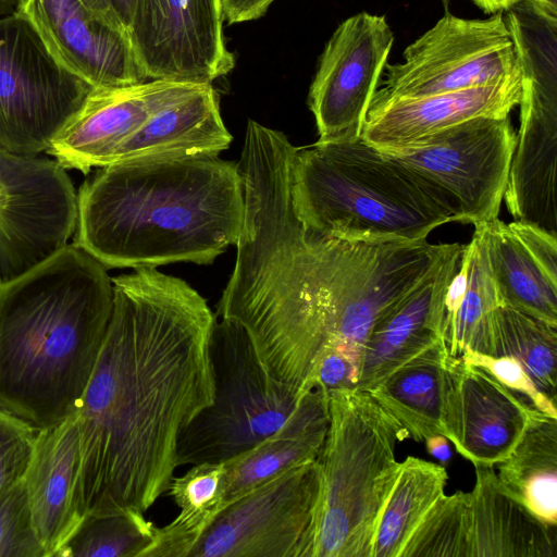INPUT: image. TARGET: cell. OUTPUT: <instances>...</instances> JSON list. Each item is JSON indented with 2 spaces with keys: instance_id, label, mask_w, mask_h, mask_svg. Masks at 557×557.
I'll use <instances>...</instances> for the list:
<instances>
[{
  "instance_id": "1",
  "label": "cell",
  "mask_w": 557,
  "mask_h": 557,
  "mask_svg": "<svg viewBox=\"0 0 557 557\" xmlns=\"http://www.w3.org/2000/svg\"><path fill=\"white\" fill-rule=\"evenodd\" d=\"M294 152L281 136L243 148L244 222L216 315L247 331L273 379L302 392L325 348L346 354L360 373L375 323L457 243L350 242L306 227L292 198Z\"/></svg>"
},
{
  "instance_id": "2",
  "label": "cell",
  "mask_w": 557,
  "mask_h": 557,
  "mask_svg": "<svg viewBox=\"0 0 557 557\" xmlns=\"http://www.w3.org/2000/svg\"><path fill=\"white\" fill-rule=\"evenodd\" d=\"M112 284L110 323L76 410L84 517L145 513L174 478L180 435L214 395L216 315L206 299L156 268Z\"/></svg>"
},
{
  "instance_id": "3",
  "label": "cell",
  "mask_w": 557,
  "mask_h": 557,
  "mask_svg": "<svg viewBox=\"0 0 557 557\" xmlns=\"http://www.w3.org/2000/svg\"><path fill=\"white\" fill-rule=\"evenodd\" d=\"M244 222L237 166L219 156L98 168L77 190L73 242L107 269L211 264Z\"/></svg>"
},
{
  "instance_id": "4",
  "label": "cell",
  "mask_w": 557,
  "mask_h": 557,
  "mask_svg": "<svg viewBox=\"0 0 557 557\" xmlns=\"http://www.w3.org/2000/svg\"><path fill=\"white\" fill-rule=\"evenodd\" d=\"M112 310L107 268L74 243L0 282V410L38 431L76 412Z\"/></svg>"
},
{
  "instance_id": "5",
  "label": "cell",
  "mask_w": 557,
  "mask_h": 557,
  "mask_svg": "<svg viewBox=\"0 0 557 557\" xmlns=\"http://www.w3.org/2000/svg\"><path fill=\"white\" fill-rule=\"evenodd\" d=\"M290 188L301 223L343 240L417 243L458 222L444 191L361 136L296 148Z\"/></svg>"
},
{
  "instance_id": "6",
  "label": "cell",
  "mask_w": 557,
  "mask_h": 557,
  "mask_svg": "<svg viewBox=\"0 0 557 557\" xmlns=\"http://www.w3.org/2000/svg\"><path fill=\"white\" fill-rule=\"evenodd\" d=\"M329 412L312 557H370L405 435L368 391H330Z\"/></svg>"
},
{
  "instance_id": "7",
  "label": "cell",
  "mask_w": 557,
  "mask_h": 557,
  "mask_svg": "<svg viewBox=\"0 0 557 557\" xmlns=\"http://www.w3.org/2000/svg\"><path fill=\"white\" fill-rule=\"evenodd\" d=\"M213 400L182 432L177 465L226 462L276 432L302 396L273 379L261 364L247 331L215 319L209 339Z\"/></svg>"
},
{
  "instance_id": "8",
  "label": "cell",
  "mask_w": 557,
  "mask_h": 557,
  "mask_svg": "<svg viewBox=\"0 0 557 557\" xmlns=\"http://www.w3.org/2000/svg\"><path fill=\"white\" fill-rule=\"evenodd\" d=\"M91 90L53 59L25 16L0 15V149L46 153Z\"/></svg>"
},
{
  "instance_id": "9",
  "label": "cell",
  "mask_w": 557,
  "mask_h": 557,
  "mask_svg": "<svg viewBox=\"0 0 557 557\" xmlns=\"http://www.w3.org/2000/svg\"><path fill=\"white\" fill-rule=\"evenodd\" d=\"M385 70L372 101L456 91L521 74L503 12L482 20L446 12L405 49L403 62Z\"/></svg>"
},
{
  "instance_id": "10",
  "label": "cell",
  "mask_w": 557,
  "mask_h": 557,
  "mask_svg": "<svg viewBox=\"0 0 557 557\" xmlns=\"http://www.w3.org/2000/svg\"><path fill=\"white\" fill-rule=\"evenodd\" d=\"M318 460L294 466L227 504L189 557H312Z\"/></svg>"
},
{
  "instance_id": "11",
  "label": "cell",
  "mask_w": 557,
  "mask_h": 557,
  "mask_svg": "<svg viewBox=\"0 0 557 557\" xmlns=\"http://www.w3.org/2000/svg\"><path fill=\"white\" fill-rule=\"evenodd\" d=\"M516 138L509 116L478 117L387 153L444 191L458 222L478 226L498 219Z\"/></svg>"
},
{
  "instance_id": "12",
  "label": "cell",
  "mask_w": 557,
  "mask_h": 557,
  "mask_svg": "<svg viewBox=\"0 0 557 557\" xmlns=\"http://www.w3.org/2000/svg\"><path fill=\"white\" fill-rule=\"evenodd\" d=\"M77 190L50 156L0 149V282L13 278L70 243Z\"/></svg>"
},
{
  "instance_id": "13",
  "label": "cell",
  "mask_w": 557,
  "mask_h": 557,
  "mask_svg": "<svg viewBox=\"0 0 557 557\" xmlns=\"http://www.w3.org/2000/svg\"><path fill=\"white\" fill-rule=\"evenodd\" d=\"M222 0H135L127 37L146 81L212 84L235 66Z\"/></svg>"
},
{
  "instance_id": "14",
  "label": "cell",
  "mask_w": 557,
  "mask_h": 557,
  "mask_svg": "<svg viewBox=\"0 0 557 557\" xmlns=\"http://www.w3.org/2000/svg\"><path fill=\"white\" fill-rule=\"evenodd\" d=\"M393 44L394 34L384 15L362 11L335 29L309 90L319 141L361 136Z\"/></svg>"
},
{
  "instance_id": "15",
  "label": "cell",
  "mask_w": 557,
  "mask_h": 557,
  "mask_svg": "<svg viewBox=\"0 0 557 557\" xmlns=\"http://www.w3.org/2000/svg\"><path fill=\"white\" fill-rule=\"evenodd\" d=\"M536 409L485 369L449 355L443 435L474 467L505 460Z\"/></svg>"
},
{
  "instance_id": "16",
  "label": "cell",
  "mask_w": 557,
  "mask_h": 557,
  "mask_svg": "<svg viewBox=\"0 0 557 557\" xmlns=\"http://www.w3.org/2000/svg\"><path fill=\"white\" fill-rule=\"evenodd\" d=\"M205 85V84H202ZM200 85L162 79L92 89L46 154L87 174L110 163L115 150L157 111Z\"/></svg>"
},
{
  "instance_id": "17",
  "label": "cell",
  "mask_w": 557,
  "mask_h": 557,
  "mask_svg": "<svg viewBox=\"0 0 557 557\" xmlns=\"http://www.w3.org/2000/svg\"><path fill=\"white\" fill-rule=\"evenodd\" d=\"M16 11L53 59L92 89L146 82L128 37L91 15L79 0H23Z\"/></svg>"
},
{
  "instance_id": "18",
  "label": "cell",
  "mask_w": 557,
  "mask_h": 557,
  "mask_svg": "<svg viewBox=\"0 0 557 557\" xmlns=\"http://www.w3.org/2000/svg\"><path fill=\"white\" fill-rule=\"evenodd\" d=\"M521 74L484 86L418 98L372 101L361 137L381 151L416 147L430 136L478 117H506L518 107Z\"/></svg>"
},
{
  "instance_id": "19",
  "label": "cell",
  "mask_w": 557,
  "mask_h": 557,
  "mask_svg": "<svg viewBox=\"0 0 557 557\" xmlns=\"http://www.w3.org/2000/svg\"><path fill=\"white\" fill-rule=\"evenodd\" d=\"M463 245L456 247L373 326L363 347L356 389L370 391L393 371L443 339L445 297Z\"/></svg>"
},
{
  "instance_id": "20",
  "label": "cell",
  "mask_w": 557,
  "mask_h": 557,
  "mask_svg": "<svg viewBox=\"0 0 557 557\" xmlns=\"http://www.w3.org/2000/svg\"><path fill=\"white\" fill-rule=\"evenodd\" d=\"M76 412L39 430L24 475L33 524L46 557H57L84 519Z\"/></svg>"
},
{
  "instance_id": "21",
  "label": "cell",
  "mask_w": 557,
  "mask_h": 557,
  "mask_svg": "<svg viewBox=\"0 0 557 557\" xmlns=\"http://www.w3.org/2000/svg\"><path fill=\"white\" fill-rule=\"evenodd\" d=\"M232 139L219 96L212 84H205L157 111L115 150L108 165L218 156Z\"/></svg>"
},
{
  "instance_id": "22",
  "label": "cell",
  "mask_w": 557,
  "mask_h": 557,
  "mask_svg": "<svg viewBox=\"0 0 557 557\" xmlns=\"http://www.w3.org/2000/svg\"><path fill=\"white\" fill-rule=\"evenodd\" d=\"M470 492V557H556L557 527L537 518L498 479L478 466Z\"/></svg>"
},
{
  "instance_id": "23",
  "label": "cell",
  "mask_w": 557,
  "mask_h": 557,
  "mask_svg": "<svg viewBox=\"0 0 557 557\" xmlns=\"http://www.w3.org/2000/svg\"><path fill=\"white\" fill-rule=\"evenodd\" d=\"M329 423V392L317 385L302 396L296 410L276 432L224 462L225 506L272 476L315 460Z\"/></svg>"
},
{
  "instance_id": "24",
  "label": "cell",
  "mask_w": 557,
  "mask_h": 557,
  "mask_svg": "<svg viewBox=\"0 0 557 557\" xmlns=\"http://www.w3.org/2000/svg\"><path fill=\"white\" fill-rule=\"evenodd\" d=\"M448 357L442 341L368 391L397 422L405 438L424 442L433 435H443Z\"/></svg>"
},
{
  "instance_id": "25",
  "label": "cell",
  "mask_w": 557,
  "mask_h": 557,
  "mask_svg": "<svg viewBox=\"0 0 557 557\" xmlns=\"http://www.w3.org/2000/svg\"><path fill=\"white\" fill-rule=\"evenodd\" d=\"M500 305L492 276L482 228L474 226L463 245L445 297L443 339L448 354L479 351L493 310Z\"/></svg>"
},
{
  "instance_id": "26",
  "label": "cell",
  "mask_w": 557,
  "mask_h": 557,
  "mask_svg": "<svg viewBox=\"0 0 557 557\" xmlns=\"http://www.w3.org/2000/svg\"><path fill=\"white\" fill-rule=\"evenodd\" d=\"M478 226L500 305L557 326V282L542 270L509 224L496 219Z\"/></svg>"
},
{
  "instance_id": "27",
  "label": "cell",
  "mask_w": 557,
  "mask_h": 557,
  "mask_svg": "<svg viewBox=\"0 0 557 557\" xmlns=\"http://www.w3.org/2000/svg\"><path fill=\"white\" fill-rule=\"evenodd\" d=\"M496 466L499 481L537 518L557 527V418L535 410L518 444Z\"/></svg>"
},
{
  "instance_id": "28",
  "label": "cell",
  "mask_w": 557,
  "mask_h": 557,
  "mask_svg": "<svg viewBox=\"0 0 557 557\" xmlns=\"http://www.w3.org/2000/svg\"><path fill=\"white\" fill-rule=\"evenodd\" d=\"M225 480L224 462L193 465L174 476L168 491L180 513L169 524L157 527L154 541L143 557H189L225 507Z\"/></svg>"
},
{
  "instance_id": "29",
  "label": "cell",
  "mask_w": 557,
  "mask_h": 557,
  "mask_svg": "<svg viewBox=\"0 0 557 557\" xmlns=\"http://www.w3.org/2000/svg\"><path fill=\"white\" fill-rule=\"evenodd\" d=\"M447 480L442 465L413 456L399 462L379 517L370 557H400L426 512L444 495Z\"/></svg>"
},
{
  "instance_id": "30",
  "label": "cell",
  "mask_w": 557,
  "mask_h": 557,
  "mask_svg": "<svg viewBox=\"0 0 557 557\" xmlns=\"http://www.w3.org/2000/svg\"><path fill=\"white\" fill-rule=\"evenodd\" d=\"M481 354L517 359L540 391L556 403L557 326L508 306L490 317Z\"/></svg>"
},
{
  "instance_id": "31",
  "label": "cell",
  "mask_w": 557,
  "mask_h": 557,
  "mask_svg": "<svg viewBox=\"0 0 557 557\" xmlns=\"http://www.w3.org/2000/svg\"><path fill=\"white\" fill-rule=\"evenodd\" d=\"M156 531L145 513L132 510L86 515L57 557H143Z\"/></svg>"
},
{
  "instance_id": "32",
  "label": "cell",
  "mask_w": 557,
  "mask_h": 557,
  "mask_svg": "<svg viewBox=\"0 0 557 557\" xmlns=\"http://www.w3.org/2000/svg\"><path fill=\"white\" fill-rule=\"evenodd\" d=\"M400 557H470V492L442 495L414 530Z\"/></svg>"
},
{
  "instance_id": "33",
  "label": "cell",
  "mask_w": 557,
  "mask_h": 557,
  "mask_svg": "<svg viewBox=\"0 0 557 557\" xmlns=\"http://www.w3.org/2000/svg\"><path fill=\"white\" fill-rule=\"evenodd\" d=\"M0 557H46L33 524L24 479L0 497Z\"/></svg>"
},
{
  "instance_id": "34",
  "label": "cell",
  "mask_w": 557,
  "mask_h": 557,
  "mask_svg": "<svg viewBox=\"0 0 557 557\" xmlns=\"http://www.w3.org/2000/svg\"><path fill=\"white\" fill-rule=\"evenodd\" d=\"M38 430L0 410V497L24 479Z\"/></svg>"
},
{
  "instance_id": "35",
  "label": "cell",
  "mask_w": 557,
  "mask_h": 557,
  "mask_svg": "<svg viewBox=\"0 0 557 557\" xmlns=\"http://www.w3.org/2000/svg\"><path fill=\"white\" fill-rule=\"evenodd\" d=\"M466 362L488 371L499 383L525 398L533 408L557 418L556 403L543 394L522 364L508 356L494 357L472 350L460 356Z\"/></svg>"
},
{
  "instance_id": "36",
  "label": "cell",
  "mask_w": 557,
  "mask_h": 557,
  "mask_svg": "<svg viewBox=\"0 0 557 557\" xmlns=\"http://www.w3.org/2000/svg\"><path fill=\"white\" fill-rule=\"evenodd\" d=\"M358 380L359 369L346 354L334 348L322 351L314 372V385L330 392L356 388Z\"/></svg>"
},
{
  "instance_id": "37",
  "label": "cell",
  "mask_w": 557,
  "mask_h": 557,
  "mask_svg": "<svg viewBox=\"0 0 557 557\" xmlns=\"http://www.w3.org/2000/svg\"><path fill=\"white\" fill-rule=\"evenodd\" d=\"M509 226L542 270L557 282V237L519 221L509 223Z\"/></svg>"
},
{
  "instance_id": "38",
  "label": "cell",
  "mask_w": 557,
  "mask_h": 557,
  "mask_svg": "<svg viewBox=\"0 0 557 557\" xmlns=\"http://www.w3.org/2000/svg\"><path fill=\"white\" fill-rule=\"evenodd\" d=\"M99 21L127 36L135 0H79Z\"/></svg>"
},
{
  "instance_id": "39",
  "label": "cell",
  "mask_w": 557,
  "mask_h": 557,
  "mask_svg": "<svg viewBox=\"0 0 557 557\" xmlns=\"http://www.w3.org/2000/svg\"><path fill=\"white\" fill-rule=\"evenodd\" d=\"M275 0H222L224 22L237 24L260 18Z\"/></svg>"
},
{
  "instance_id": "40",
  "label": "cell",
  "mask_w": 557,
  "mask_h": 557,
  "mask_svg": "<svg viewBox=\"0 0 557 557\" xmlns=\"http://www.w3.org/2000/svg\"><path fill=\"white\" fill-rule=\"evenodd\" d=\"M428 453L437 459L442 466H446L451 459L449 441L442 434L433 435L425 441Z\"/></svg>"
},
{
  "instance_id": "41",
  "label": "cell",
  "mask_w": 557,
  "mask_h": 557,
  "mask_svg": "<svg viewBox=\"0 0 557 557\" xmlns=\"http://www.w3.org/2000/svg\"><path fill=\"white\" fill-rule=\"evenodd\" d=\"M484 13L493 14L504 11L508 5L518 0H471Z\"/></svg>"
},
{
  "instance_id": "42",
  "label": "cell",
  "mask_w": 557,
  "mask_h": 557,
  "mask_svg": "<svg viewBox=\"0 0 557 557\" xmlns=\"http://www.w3.org/2000/svg\"><path fill=\"white\" fill-rule=\"evenodd\" d=\"M22 1L23 0H0V15L16 11Z\"/></svg>"
},
{
  "instance_id": "43",
  "label": "cell",
  "mask_w": 557,
  "mask_h": 557,
  "mask_svg": "<svg viewBox=\"0 0 557 557\" xmlns=\"http://www.w3.org/2000/svg\"><path fill=\"white\" fill-rule=\"evenodd\" d=\"M444 8L447 10L449 5V0H442Z\"/></svg>"
}]
</instances>
